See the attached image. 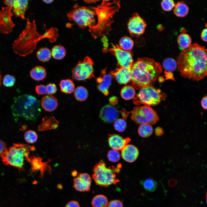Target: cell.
<instances>
[{"label":"cell","instance_id":"22","mask_svg":"<svg viewBox=\"0 0 207 207\" xmlns=\"http://www.w3.org/2000/svg\"><path fill=\"white\" fill-rule=\"evenodd\" d=\"M57 99L52 95H45L41 99V105L45 111L52 112L55 110L58 106Z\"/></svg>","mask_w":207,"mask_h":207},{"label":"cell","instance_id":"32","mask_svg":"<svg viewBox=\"0 0 207 207\" xmlns=\"http://www.w3.org/2000/svg\"><path fill=\"white\" fill-rule=\"evenodd\" d=\"M37 56L38 59L41 62H48L52 57L51 50L47 47L41 48L37 51Z\"/></svg>","mask_w":207,"mask_h":207},{"label":"cell","instance_id":"30","mask_svg":"<svg viewBox=\"0 0 207 207\" xmlns=\"http://www.w3.org/2000/svg\"><path fill=\"white\" fill-rule=\"evenodd\" d=\"M88 92L87 89L83 86L77 87L74 91V96L76 99L79 101L86 100L88 96Z\"/></svg>","mask_w":207,"mask_h":207},{"label":"cell","instance_id":"24","mask_svg":"<svg viewBox=\"0 0 207 207\" xmlns=\"http://www.w3.org/2000/svg\"><path fill=\"white\" fill-rule=\"evenodd\" d=\"M30 76L35 80L39 81L43 80L46 77L47 72L45 69L42 66H38L33 68L30 72Z\"/></svg>","mask_w":207,"mask_h":207},{"label":"cell","instance_id":"10","mask_svg":"<svg viewBox=\"0 0 207 207\" xmlns=\"http://www.w3.org/2000/svg\"><path fill=\"white\" fill-rule=\"evenodd\" d=\"M93 65V60L87 56L83 61H79L72 70V79L77 81H85L94 77Z\"/></svg>","mask_w":207,"mask_h":207},{"label":"cell","instance_id":"48","mask_svg":"<svg viewBox=\"0 0 207 207\" xmlns=\"http://www.w3.org/2000/svg\"><path fill=\"white\" fill-rule=\"evenodd\" d=\"M6 144L4 141L0 139V156L3 154L6 148Z\"/></svg>","mask_w":207,"mask_h":207},{"label":"cell","instance_id":"1","mask_svg":"<svg viewBox=\"0 0 207 207\" xmlns=\"http://www.w3.org/2000/svg\"><path fill=\"white\" fill-rule=\"evenodd\" d=\"M207 50L197 43L183 50L177 58V68L183 77L199 80L207 75Z\"/></svg>","mask_w":207,"mask_h":207},{"label":"cell","instance_id":"51","mask_svg":"<svg viewBox=\"0 0 207 207\" xmlns=\"http://www.w3.org/2000/svg\"><path fill=\"white\" fill-rule=\"evenodd\" d=\"M155 133L157 136H160L163 134V131L161 128L159 127H158L155 129Z\"/></svg>","mask_w":207,"mask_h":207},{"label":"cell","instance_id":"54","mask_svg":"<svg viewBox=\"0 0 207 207\" xmlns=\"http://www.w3.org/2000/svg\"><path fill=\"white\" fill-rule=\"evenodd\" d=\"M1 80H2V75L1 74V71H0V86L1 85Z\"/></svg>","mask_w":207,"mask_h":207},{"label":"cell","instance_id":"35","mask_svg":"<svg viewBox=\"0 0 207 207\" xmlns=\"http://www.w3.org/2000/svg\"><path fill=\"white\" fill-rule=\"evenodd\" d=\"M164 68L166 71L171 72L177 68V62L173 58L168 57L165 59L162 63Z\"/></svg>","mask_w":207,"mask_h":207},{"label":"cell","instance_id":"26","mask_svg":"<svg viewBox=\"0 0 207 207\" xmlns=\"http://www.w3.org/2000/svg\"><path fill=\"white\" fill-rule=\"evenodd\" d=\"M177 42L180 48L183 50L187 49L191 45V39L187 34L182 33L178 36Z\"/></svg>","mask_w":207,"mask_h":207},{"label":"cell","instance_id":"43","mask_svg":"<svg viewBox=\"0 0 207 207\" xmlns=\"http://www.w3.org/2000/svg\"><path fill=\"white\" fill-rule=\"evenodd\" d=\"M35 90L39 95H43L47 94L46 86L44 85L41 84L37 85Z\"/></svg>","mask_w":207,"mask_h":207},{"label":"cell","instance_id":"23","mask_svg":"<svg viewBox=\"0 0 207 207\" xmlns=\"http://www.w3.org/2000/svg\"><path fill=\"white\" fill-rule=\"evenodd\" d=\"M59 122L53 116H45L43 117L41 123L39 125L38 129L39 131H45L57 128Z\"/></svg>","mask_w":207,"mask_h":207},{"label":"cell","instance_id":"18","mask_svg":"<svg viewBox=\"0 0 207 207\" xmlns=\"http://www.w3.org/2000/svg\"><path fill=\"white\" fill-rule=\"evenodd\" d=\"M108 143L109 146L112 150L118 151L121 150L131 141L129 137L124 138L117 134H109Z\"/></svg>","mask_w":207,"mask_h":207},{"label":"cell","instance_id":"2","mask_svg":"<svg viewBox=\"0 0 207 207\" xmlns=\"http://www.w3.org/2000/svg\"><path fill=\"white\" fill-rule=\"evenodd\" d=\"M132 86L140 89L152 86L162 71L161 64L148 58L138 59L131 68Z\"/></svg>","mask_w":207,"mask_h":207},{"label":"cell","instance_id":"39","mask_svg":"<svg viewBox=\"0 0 207 207\" xmlns=\"http://www.w3.org/2000/svg\"><path fill=\"white\" fill-rule=\"evenodd\" d=\"M107 156L110 161L114 162H118L120 158V155L118 151L112 149L109 151Z\"/></svg>","mask_w":207,"mask_h":207},{"label":"cell","instance_id":"20","mask_svg":"<svg viewBox=\"0 0 207 207\" xmlns=\"http://www.w3.org/2000/svg\"><path fill=\"white\" fill-rule=\"evenodd\" d=\"M110 73L115 77L117 82L120 84H126L131 80V69L119 68L111 72Z\"/></svg>","mask_w":207,"mask_h":207},{"label":"cell","instance_id":"52","mask_svg":"<svg viewBox=\"0 0 207 207\" xmlns=\"http://www.w3.org/2000/svg\"><path fill=\"white\" fill-rule=\"evenodd\" d=\"M43 1L45 3L47 4H49L52 3L54 0H43Z\"/></svg>","mask_w":207,"mask_h":207},{"label":"cell","instance_id":"16","mask_svg":"<svg viewBox=\"0 0 207 207\" xmlns=\"http://www.w3.org/2000/svg\"><path fill=\"white\" fill-rule=\"evenodd\" d=\"M4 3L7 7H10L16 16L25 19V14L28 5V1L26 0H7Z\"/></svg>","mask_w":207,"mask_h":207},{"label":"cell","instance_id":"4","mask_svg":"<svg viewBox=\"0 0 207 207\" xmlns=\"http://www.w3.org/2000/svg\"><path fill=\"white\" fill-rule=\"evenodd\" d=\"M11 108L14 117L31 120H36L41 112L39 101L34 96L28 94L15 98Z\"/></svg>","mask_w":207,"mask_h":207},{"label":"cell","instance_id":"53","mask_svg":"<svg viewBox=\"0 0 207 207\" xmlns=\"http://www.w3.org/2000/svg\"><path fill=\"white\" fill-rule=\"evenodd\" d=\"M72 175L73 177H75L77 175V172L76 171H73L72 173Z\"/></svg>","mask_w":207,"mask_h":207},{"label":"cell","instance_id":"9","mask_svg":"<svg viewBox=\"0 0 207 207\" xmlns=\"http://www.w3.org/2000/svg\"><path fill=\"white\" fill-rule=\"evenodd\" d=\"M131 119L140 125L156 124L159 120L157 112L150 106L144 105L137 106L131 112Z\"/></svg>","mask_w":207,"mask_h":207},{"label":"cell","instance_id":"47","mask_svg":"<svg viewBox=\"0 0 207 207\" xmlns=\"http://www.w3.org/2000/svg\"><path fill=\"white\" fill-rule=\"evenodd\" d=\"M101 41L104 49H107L109 46L108 41L107 37L106 36L102 37L101 39Z\"/></svg>","mask_w":207,"mask_h":207},{"label":"cell","instance_id":"17","mask_svg":"<svg viewBox=\"0 0 207 207\" xmlns=\"http://www.w3.org/2000/svg\"><path fill=\"white\" fill-rule=\"evenodd\" d=\"M119 116L118 110L114 106L106 105L101 108L99 114V117L104 122L110 123L117 120Z\"/></svg>","mask_w":207,"mask_h":207},{"label":"cell","instance_id":"7","mask_svg":"<svg viewBox=\"0 0 207 207\" xmlns=\"http://www.w3.org/2000/svg\"><path fill=\"white\" fill-rule=\"evenodd\" d=\"M68 19L80 28L93 26L95 22V13L87 7L75 5L67 14Z\"/></svg>","mask_w":207,"mask_h":207},{"label":"cell","instance_id":"46","mask_svg":"<svg viewBox=\"0 0 207 207\" xmlns=\"http://www.w3.org/2000/svg\"><path fill=\"white\" fill-rule=\"evenodd\" d=\"M65 207H80L78 202L76 200H72L66 204Z\"/></svg>","mask_w":207,"mask_h":207},{"label":"cell","instance_id":"25","mask_svg":"<svg viewBox=\"0 0 207 207\" xmlns=\"http://www.w3.org/2000/svg\"><path fill=\"white\" fill-rule=\"evenodd\" d=\"M59 86L61 91L66 94L72 93L75 89L74 82L70 79L61 80L59 83Z\"/></svg>","mask_w":207,"mask_h":207},{"label":"cell","instance_id":"45","mask_svg":"<svg viewBox=\"0 0 207 207\" xmlns=\"http://www.w3.org/2000/svg\"><path fill=\"white\" fill-rule=\"evenodd\" d=\"M122 202L118 200H111L108 202L107 207H123Z\"/></svg>","mask_w":207,"mask_h":207},{"label":"cell","instance_id":"49","mask_svg":"<svg viewBox=\"0 0 207 207\" xmlns=\"http://www.w3.org/2000/svg\"><path fill=\"white\" fill-rule=\"evenodd\" d=\"M207 97L206 96L203 97L201 101V106L202 108L205 110L207 108Z\"/></svg>","mask_w":207,"mask_h":207},{"label":"cell","instance_id":"42","mask_svg":"<svg viewBox=\"0 0 207 207\" xmlns=\"http://www.w3.org/2000/svg\"><path fill=\"white\" fill-rule=\"evenodd\" d=\"M47 94L52 95L55 93L57 90L56 85L53 83H49L46 86Z\"/></svg>","mask_w":207,"mask_h":207},{"label":"cell","instance_id":"34","mask_svg":"<svg viewBox=\"0 0 207 207\" xmlns=\"http://www.w3.org/2000/svg\"><path fill=\"white\" fill-rule=\"evenodd\" d=\"M153 129L151 125L147 124H140L138 129L139 135L143 138H147L152 134Z\"/></svg>","mask_w":207,"mask_h":207},{"label":"cell","instance_id":"19","mask_svg":"<svg viewBox=\"0 0 207 207\" xmlns=\"http://www.w3.org/2000/svg\"><path fill=\"white\" fill-rule=\"evenodd\" d=\"M112 76L111 73H106V70L101 72V75L96 79L98 83V89L105 95L109 94V88L111 84Z\"/></svg>","mask_w":207,"mask_h":207},{"label":"cell","instance_id":"38","mask_svg":"<svg viewBox=\"0 0 207 207\" xmlns=\"http://www.w3.org/2000/svg\"><path fill=\"white\" fill-rule=\"evenodd\" d=\"M127 126V123L125 120L124 119H117L114 123V127L117 131L122 132L125 130Z\"/></svg>","mask_w":207,"mask_h":207},{"label":"cell","instance_id":"27","mask_svg":"<svg viewBox=\"0 0 207 207\" xmlns=\"http://www.w3.org/2000/svg\"><path fill=\"white\" fill-rule=\"evenodd\" d=\"M52 57L54 59L60 60L63 59L66 54V50L63 46L60 45L54 46L51 50Z\"/></svg>","mask_w":207,"mask_h":207},{"label":"cell","instance_id":"21","mask_svg":"<svg viewBox=\"0 0 207 207\" xmlns=\"http://www.w3.org/2000/svg\"><path fill=\"white\" fill-rule=\"evenodd\" d=\"M139 154L138 149L132 144H127L121 150V156L125 161L129 163L135 161Z\"/></svg>","mask_w":207,"mask_h":207},{"label":"cell","instance_id":"14","mask_svg":"<svg viewBox=\"0 0 207 207\" xmlns=\"http://www.w3.org/2000/svg\"><path fill=\"white\" fill-rule=\"evenodd\" d=\"M43 158L40 157H36L34 156L30 157L29 162L31 165L30 173L39 171L40 177L43 178L45 173L46 172H51V169L50 166L48 163L52 160H49L46 162L42 161Z\"/></svg>","mask_w":207,"mask_h":207},{"label":"cell","instance_id":"37","mask_svg":"<svg viewBox=\"0 0 207 207\" xmlns=\"http://www.w3.org/2000/svg\"><path fill=\"white\" fill-rule=\"evenodd\" d=\"M25 141L29 143L32 144L37 141L38 136L36 132L32 130H29L25 132L24 135Z\"/></svg>","mask_w":207,"mask_h":207},{"label":"cell","instance_id":"44","mask_svg":"<svg viewBox=\"0 0 207 207\" xmlns=\"http://www.w3.org/2000/svg\"><path fill=\"white\" fill-rule=\"evenodd\" d=\"M109 14L107 11L103 9H101L97 13L98 18L99 21H103L107 18Z\"/></svg>","mask_w":207,"mask_h":207},{"label":"cell","instance_id":"33","mask_svg":"<svg viewBox=\"0 0 207 207\" xmlns=\"http://www.w3.org/2000/svg\"><path fill=\"white\" fill-rule=\"evenodd\" d=\"M120 95L122 98L126 100L132 99L135 95L134 88L131 85L125 86L121 90Z\"/></svg>","mask_w":207,"mask_h":207},{"label":"cell","instance_id":"36","mask_svg":"<svg viewBox=\"0 0 207 207\" xmlns=\"http://www.w3.org/2000/svg\"><path fill=\"white\" fill-rule=\"evenodd\" d=\"M144 188L147 191L153 192L156 189L157 184L153 179L149 178L141 182Z\"/></svg>","mask_w":207,"mask_h":207},{"label":"cell","instance_id":"3","mask_svg":"<svg viewBox=\"0 0 207 207\" xmlns=\"http://www.w3.org/2000/svg\"><path fill=\"white\" fill-rule=\"evenodd\" d=\"M37 32L35 21L31 22L27 19L25 29L14 41L12 48L14 51L18 55L25 56L31 53L36 47L37 42L43 37Z\"/></svg>","mask_w":207,"mask_h":207},{"label":"cell","instance_id":"6","mask_svg":"<svg viewBox=\"0 0 207 207\" xmlns=\"http://www.w3.org/2000/svg\"><path fill=\"white\" fill-rule=\"evenodd\" d=\"M122 165L120 163L116 166H107L104 161L100 160L94 166L92 177L96 184L106 187L120 182L116 178V174L119 173Z\"/></svg>","mask_w":207,"mask_h":207},{"label":"cell","instance_id":"12","mask_svg":"<svg viewBox=\"0 0 207 207\" xmlns=\"http://www.w3.org/2000/svg\"><path fill=\"white\" fill-rule=\"evenodd\" d=\"M12 10L7 7H3L0 11V34H9L15 26L12 19Z\"/></svg>","mask_w":207,"mask_h":207},{"label":"cell","instance_id":"40","mask_svg":"<svg viewBox=\"0 0 207 207\" xmlns=\"http://www.w3.org/2000/svg\"><path fill=\"white\" fill-rule=\"evenodd\" d=\"M15 82V77L9 74L4 76L3 80V85L7 87H11L13 86Z\"/></svg>","mask_w":207,"mask_h":207},{"label":"cell","instance_id":"8","mask_svg":"<svg viewBox=\"0 0 207 207\" xmlns=\"http://www.w3.org/2000/svg\"><path fill=\"white\" fill-rule=\"evenodd\" d=\"M163 97L160 90L150 86L140 89L133 101L137 105L143 104L150 106L159 104Z\"/></svg>","mask_w":207,"mask_h":207},{"label":"cell","instance_id":"15","mask_svg":"<svg viewBox=\"0 0 207 207\" xmlns=\"http://www.w3.org/2000/svg\"><path fill=\"white\" fill-rule=\"evenodd\" d=\"M92 179L87 173H80L73 180V187L77 191L89 192L90 191Z\"/></svg>","mask_w":207,"mask_h":207},{"label":"cell","instance_id":"11","mask_svg":"<svg viewBox=\"0 0 207 207\" xmlns=\"http://www.w3.org/2000/svg\"><path fill=\"white\" fill-rule=\"evenodd\" d=\"M111 50L117 60L119 68L131 69L133 63V55L131 51L123 50L115 45L112 46Z\"/></svg>","mask_w":207,"mask_h":207},{"label":"cell","instance_id":"28","mask_svg":"<svg viewBox=\"0 0 207 207\" xmlns=\"http://www.w3.org/2000/svg\"><path fill=\"white\" fill-rule=\"evenodd\" d=\"M174 13L177 17H183L187 15L189 11L188 6L184 2H179L175 4Z\"/></svg>","mask_w":207,"mask_h":207},{"label":"cell","instance_id":"5","mask_svg":"<svg viewBox=\"0 0 207 207\" xmlns=\"http://www.w3.org/2000/svg\"><path fill=\"white\" fill-rule=\"evenodd\" d=\"M32 147L28 145L14 143L7 147L1 156L3 163L5 166L10 165L22 171L24 168V161L29 162V154Z\"/></svg>","mask_w":207,"mask_h":207},{"label":"cell","instance_id":"41","mask_svg":"<svg viewBox=\"0 0 207 207\" xmlns=\"http://www.w3.org/2000/svg\"><path fill=\"white\" fill-rule=\"evenodd\" d=\"M162 8L165 11H170L174 7L175 4L172 0H163L161 3Z\"/></svg>","mask_w":207,"mask_h":207},{"label":"cell","instance_id":"50","mask_svg":"<svg viewBox=\"0 0 207 207\" xmlns=\"http://www.w3.org/2000/svg\"><path fill=\"white\" fill-rule=\"evenodd\" d=\"M207 31L206 28L203 30L201 34V37L202 40L205 42H207Z\"/></svg>","mask_w":207,"mask_h":207},{"label":"cell","instance_id":"31","mask_svg":"<svg viewBox=\"0 0 207 207\" xmlns=\"http://www.w3.org/2000/svg\"><path fill=\"white\" fill-rule=\"evenodd\" d=\"M134 45V41L131 38L128 36H124L120 39L118 46L123 50L130 51Z\"/></svg>","mask_w":207,"mask_h":207},{"label":"cell","instance_id":"29","mask_svg":"<svg viewBox=\"0 0 207 207\" xmlns=\"http://www.w3.org/2000/svg\"><path fill=\"white\" fill-rule=\"evenodd\" d=\"M108 201L107 197L102 194L96 195L91 201L92 207H107Z\"/></svg>","mask_w":207,"mask_h":207},{"label":"cell","instance_id":"13","mask_svg":"<svg viewBox=\"0 0 207 207\" xmlns=\"http://www.w3.org/2000/svg\"><path fill=\"white\" fill-rule=\"evenodd\" d=\"M147 26L143 19L139 15L135 14L129 19L127 24L129 32L132 35L139 36L145 32Z\"/></svg>","mask_w":207,"mask_h":207}]
</instances>
